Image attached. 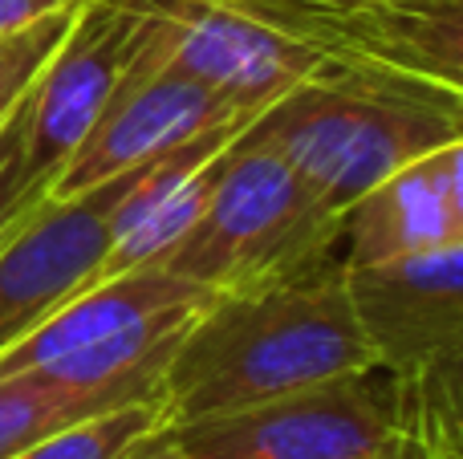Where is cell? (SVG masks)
<instances>
[{"instance_id": "obj_18", "label": "cell", "mask_w": 463, "mask_h": 459, "mask_svg": "<svg viewBox=\"0 0 463 459\" xmlns=\"http://www.w3.org/2000/svg\"><path fill=\"white\" fill-rule=\"evenodd\" d=\"M411 379L435 398V407L456 423V431L463 436V342L456 350H448L443 358H435L431 366L415 370Z\"/></svg>"}, {"instance_id": "obj_20", "label": "cell", "mask_w": 463, "mask_h": 459, "mask_svg": "<svg viewBox=\"0 0 463 459\" xmlns=\"http://www.w3.org/2000/svg\"><path fill=\"white\" fill-rule=\"evenodd\" d=\"M70 5H81V0H0V37L29 29L41 16L57 13V8H70Z\"/></svg>"}, {"instance_id": "obj_16", "label": "cell", "mask_w": 463, "mask_h": 459, "mask_svg": "<svg viewBox=\"0 0 463 459\" xmlns=\"http://www.w3.org/2000/svg\"><path fill=\"white\" fill-rule=\"evenodd\" d=\"M24 126H29V94L0 126V248L49 195V175H37L24 151Z\"/></svg>"}, {"instance_id": "obj_5", "label": "cell", "mask_w": 463, "mask_h": 459, "mask_svg": "<svg viewBox=\"0 0 463 459\" xmlns=\"http://www.w3.org/2000/svg\"><path fill=\"white\" fill-rule=\"evenodd\" d=\"M171 431L192 459H374L402 431V382L370 366Z\"/></svg>"}, {"instance_id": "obj_6", "label": "cell", "mask_w": 463, "mask_h": 459, "mask_svg": "<svg viewBox=\"0 0 463 459\" xmlns=\"http://www.w3.org/2000/svg\"><path fill=\"white\" fill-rule=\"evenodd\" d=\"M143 13V8H138ZM260 114V106H240L224 89L175 70L163 57L151 21L143 16V45H138L130 70L122 73L118 89L110 94L106 110L90 126V135L73 146L61 171L49 183L53 200H70L122 171L151 163L159 155L184 146L187 138L220 126V122Z\"/></svg>"}, {"instance_id": "obj_17", "label": "cell", "mask_w": 463, "mask_h": 459, "mask_svg": "<svg viewBox=\"0 0 463 459\" xmlns=\"http://www.w3.org/2000/svg\"><path fill=\"white\" fill-rule=\"evenodd\" d=\"M402 382V423L407 431L419 439L427 459H463V436L456 431V423L435 407V398L419 387L411 374H399Z\"/></svg>"}, {"instance_id": "obj_4", "label": "cell", "mask_w": 463, "mask_h": 459, "mask_svg": "<svg viewBox=\"0 0 463 459\" xmlns=\"http://www.w3.org/2000/svg\"><path fill=\"white\" fill-rule=\"evenodd\" d=\"M216 297L203 285L138 265L81 289L33 333L0 354V379L41 370L70 387H106L167 358L184 330Z\"/></svg>"}, {"instance_id": "obj_7", "label": "cell", "mask_w": 463, "mask_h": 459, "mask_svg": "<svg viewBox=\"0 0 463 459\" xmlns=\"http://www.w3.org/2000/svg\"><path fill=\"white\" fill-rule=\"evenodd\" d=\"M329 61L366 65L439 89L463 106V0H366L350 8L293 0H224Z\"/></svg>"}, {"instance_id": "obj_9", "label": "cell", "mask_w": 463, "mask_h": 459, "mask_svg": "<svg viewBox=\"0 0 463 459\" xmlns=\"http://www.w3.org/2000/svg\"><path fill=\"white\" fill-rule=\"evenodd\" d=\"M175 70L224 89L240 106L269 110L329 57L305 41L269 29L224 0H135Z\"/></svg>"}, {"instance_id": "obj_13", "label": "cell", "mask_w": 463, "mask_h": 459, "mask_svg": "<svg viewBox=\"0 0 463 459\" xmlns=\"http://www.w3.org/2000/svg\"><path fill=\"white\" fill-rule=\"evenodd\" d=\"M167 358H155V362L138 366L135 374L106 382V387H70V382H57L41 370L0 379V459L21 455L24 447L41 444L73 423L94 419V415L118 411V407L143 403V398H163Z\"/></svg>"}, {"instance_id": "obj_3", "label": "cell", "mask_w": 463, "mask_h": 459, "mask_svg": "<svg viewBox=\"0 0 463 459\" xmlns=\"http://www.w3.org/2000/svg\"><path fill=\"white\" fill-rule=\"evenodd\" d=\"M337 244L342 216L309 200L285 155L252 122L228 146L224 175L200 220L151 265L212 293H232L342 260Z\"/></svg>"}, {"instance_id": "obj_23", "label": "cell", "mask_w": 463, "mask_h": 459, "mask_svg": "<svg viewBox=\"0 0 463 459\" xmlns=\"http://www.w3.org/2000/svg\"><path fill=\"white\" fill-rule=\"evenodd\" d=\"M293 5H321V8H350V5H366V0H293Z\"/></svg>"}, {"instance_id": "obj_12", "label": "cell", "mask_w": 463, "mask_h": 459, "mask_svg": "<svg viewBox=\"0 0 463 459\" xmlns=\"http://www.w3.org/2000/svg\"><path fill=\"white\" fill-rule=\"evenodd\" d=\"M342 265L374 268L407 257H423L451 240L448 200H443L439 151L399 167L342 211Z\"/></svg>"}, {"instance_id": "obj_10", "label": "cell", "mask_w": 463, "mask_h": 459, "mask_svg": "<svg viewBox=\"0 0 463 459\" xmlns=\"http://www.w3.org/2000/svg\"><path fill=\"white\" fill-rule=\"evenodd\" d=\"M143 45V13L135 0H86L78 21L53 49L29 89L24 151L37 175H53L90 135Z\"/></svg>"}, {"instance_id": "obj_19", "label": "cell", "mask_w": 463, "mask_h": 459, "mask_svg": "<svg viewBox=\"0 0 463 459\" xmlns=\"http://www.w3.org/2000/svg\"><path fill=\"white\" fill-rule=\"evenodd\" d=\"M439 175H443V200H448L451 240L463 244V135L439 146Z\"/></svg>"}, {"instance_id": "obj_14", "label": "cell", "mask_w": 463, "mask_h": 459, "mask_svg": "<svg viewBox=\"0 0 463 459\" xmlns=\"http://www.w3.org/2000/svg\"><path fill=\"white\" fill-rule=\"evenodd\" d=\"M163 423H167L163 398H143V403H130V407H118V411L94 415L86 423H73V427L24 447L13 459H118L135 439H143L146 431L163 427Z\"/></svg>"}, {"instance_id": "obj_8", "label": "cell", "mask_w": 463, "mask_h": 459, "mask_svg": "<svg viewBox=\"0 0 463 459\" xmlns=\"http://www.w3.org/2000/svg\"><path fill=\"white\" fill-rule=\"evenodd\" d=\"M146 163L70 200H45L0 248V354L98 281L114 224Z\"/></svg>"}, {"instance_id": "obj_2", "label": "cell", "mask_w": 463, "mask_h": 459, "mask_svg": "<svg viewBox=\"0 0 463 459\" xmlns=\"http://www.w3.org/2000/svg\"><path fill=\"white\" fill-rule=\"evenodd\" d=\"M297 183L329 216L399 167L463 135V106L439 89L366 65L329 61L256 118Z\"/></svg>"}, {"instance_id": "obj_1", "label": "cell", "mask_w": 463, "mask_h": 459, "mask_svg": "<svg viewBox=\"0 0 463 459\" xmlns=\"http://www.w3.org/2000/svg\"><path fill=\"white\" fill-rule=\"evenodd\" d=\"M383 366L350 301L342 260L216 293L163 370L167 423H195Z\"/></svg>"}, {"instance_id": "obj_11", "label": "cell", "mask_w": 463, "mask_h": 459, "mask_svg": "<svg viewBox=\"0 0 463 459\" xmlns=\"http://www.w3.org/2000/svg\"><path fill=\"white\" fill-rule=\"evenodd\" d=\"M345 285L386 370L415 374L463 342V244L394 265L345 268Z\"/></svg>"}, {"instance_id": "obj_15", "label": "cell", "mask_w": 463, "mask_h": 459, "mask_svg": "<svg viewBox=\"0 0 463 459\" xmlns=\"http://www.w3.org/2000/svg\"><path fill=\"white\" fill-rule=\"evenodd\" d=\"M86 5V0H81ZM81 5L57 8V13L41 16L37 24L21 33L0 37V126L13 118V110L24 102V94L33 89V81L41 78V70L49 65L53 49L61 45V37L70 33V24L78 21Z\"/></svg>"}, {"instance_id": "obj_21", "label": "cell", "mask_w": 463, "mask_h": 459, "mask_svg": "<svg viewBox=\"0 0 463 459\" xmlns=\"http://www.w3.org/2000/svg\"><path fill=\"white\" fill-rule=\"evenodd\" d=\"M118 459H192V455L179 447V439H175V431H171V423H163V427L146 431L143 439H135V444H130Z\"/></svg>"}, {"instance_id": "obj_22", "label": "cell", "mask_w": 463, "mask_h": 459, "mask_svg": "<svg viewBox=\"0 0 463 459\" xmlns=\"http://www.w3.org/2000/svg\"><path fill=\"white\" fill-rule=\"evenodd\" d=\"M374 459H427V455H423V447H419V439L407 431V423H402V431H399V436H394L391 444H386Z\"/></svg>"}]
</instances>
